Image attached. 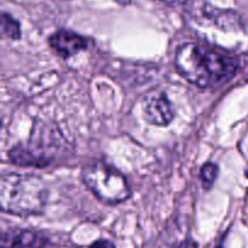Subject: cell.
<instances>
[{
	"label": "cell",
	"instance_id": "obj_9",
	"mask_svg": "<svg viewBox=\"0 0 248 248\" xmlns=\"http://www.w3.org/2000/svg\"><path fill=\"white\" fill-rule=\"evenodd\" d=\"M90 248H115V246H114L113 242L108 240H98L92 243Z\"/></svg>",
	"mask_w": 248,
	"mask_h": 248
},
{
	"label": "cell",
	"instance_id": "obj_10",
	"mask_svg": "<svg viewBox=\"0 0 248 248\" xmlns=\"http://www.w3.org/2000/svg\"><path fill=\"white\" fill-rule=\"evenodd\" d=\"M174 248H199V246L194 240H186L178 243Z\"/></svg>",
	"mask_w": 248,
	"mask_h": 248
},
{
	"label": "cell",
	"instance_id": "obj_4",
	"mask_svg": "<svg viewBox=\"0 0 248 248\" xmlns=\"http://www.w3.org/2000/svg\"><path fill=\"white\" fill-rule=\"evenodd\" d=\"M142 111L145 121L153 125H169L174 118V109L167 95L162 91H150L143 97Z\"/></svg>",
	"mask_w": 248,
	"mask_h": 248
},
{
	"label": "cell",
	"instance_id": "obj_11",
	"mask_svg": "<svg viewBox=\"0 0 248 248\" xmlns=\"http://www.w3.org/2000/svg\"><path fill=\"white\" fill-rule=\"evenodd\" d=\"M161 1L166 2V4H170V5H178V4H183V2L186 1V0H161Z\"/></svg>",
	"mask_w": 248,
	"mask_h": 248
},
{
	"label": "cell",
	"instance_id": "obj_8",
	"mask_svg": "<svg viewBox=\"0 0 248 248\" xmlns=\"http://www.w3.org/2000/svg\"><path fill=\"white\" fill-rule=\"evenodd\" d=\"M218 173H219V169H218V165L215 164V163L207 162L206 164H203L200 173L201 180H202L203 185H205L206 187L212 186L213 182L217 179Z\"/></svg>",
	"mask_w": 248,
	"mask_h": 248
},
{
	"label": "cell",
	"instance_id": "obj_6",
	"mask_svg": "<svg viewBox=\"0 0 248 248\" xmlns=\"http://www.w3.org/2000/svg\"><path fill=\"white\" fill-rule=\"evenodd\" d=\"M38 242V235L31 230L11 229L1 236V248H31Z\"/></svg>",
	"mask_w": 248,
	"mask_h": 248
},
{
	"label": "cell",
	"instance_id": "obj_5",
	"mask_svg": "<svg viewBox=\"0 0 248 248\" xmlns=\"http://www.w3.org/2000/svg\"><path fill=\"white\" fill-rule=\"evenodd\" d=\"M51 48L62 57H72L89 46L87 39L70 31H57L48 39Z\"/></svg>",
	"mask_w": 248,
	"mask_h": 248
},
{
	"label": "cell",
	"instance_id": "obj_1",
	"mask_svg": "<svg viewBox=\"0 0 248 248\" xmlns=\"http://www.w3.org/2000/svg\"><path fill=\"white\" fill-rule=\"evenodd\" d=\"M174 66L182 77L199 88L224 84L236 74L237 58L196 43L182 44L176 51Z\"/></svg>",
	"mask_w": 248,
	"mask_h": 248
},
{
	"label": "cell",
	"instance_id": "obj_12",
	"mask_svg": "<svg viewBox=\"0 0 248 248\" xmlns=\"http://www.w3.org/2000/svg\"><path fill=\"white\" fill-rule=\"evenodd\" d=\"M118 2H120L121 5H125V4H128V2L131 1V0H116Z\"/></svg>",
	"mask_w": 248,
	"mask_h": 248
},
{
	"label": "cell",
	"instance_id": "obj_2",
	"mask_svg": "<svg viewBox=\"0 0 248 248\" xmlns=\"http://www.w3.org/2000/svg\"><path fill=\"white\" fill-rule=\"evenodd\" d=\"M48 198L45 182L35 175L9 173L0 180V204L6 213L28 216L43 213Z\"/></svg>",
	"mask_w": 248,
	"mask_h": 248
},
{
	"label": "cell",
	"instance_id": "obj_3",
	"mask_svg": "<svg viewBox=\"0 0 248 248\" xmlns=\"http://www.w3.org/2000/svg\"><path fill=\"white\" fill-rule=\"evenodd\" d=\"M82 180L87 189L108 204L126 201L131 196L127 180L121 173L103 163H93L82 169Z\"/></svg>",
	"mask_w": 248,
	"mask_h": 248
},
{
	"label": "cell",
	"instance_id": "obj_7",
	"mask_svg": "<svg viewBox=\"0 0 248 248\" xmlns=\"http://www.w3.org/2000/svg\"><path fill=\"white\" fill-rule=\"evenodd\" d=\"M1 34L10 39L21 38L19 23L7 14H2L1 16Z\"/></svg>",
	"mask_w": 248,
	"mask_h": 248
}]
</instances>
